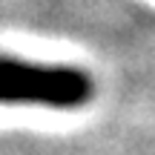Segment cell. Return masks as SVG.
I'll list each match as a JSON object with an SVG mask.
<instances>
[{"label": "cell", "instance_id": "6da1fadb", "mask_svg": "<svg viewBox=\"0 0 155 155\" xmlns=\"http://www.w3.org/2000/svg\"><path fill=\"white\" fill-rule=\"evenodd\" d=\"M92 98L95 81L81 66H49L0 55V104L72 112L83 109Z\"/></svg>", "mask_w": 155, "mask_h": 155}]
</instances>
